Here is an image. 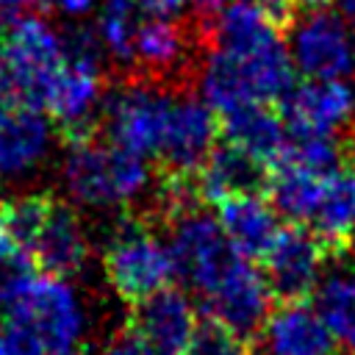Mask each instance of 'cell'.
Segmentation results:
<instances>
[{
	"label": "cell",
	"instance_id": "cell-31",
	"mask_svg": "<svg viewBox=\"0 0 355 355\" xmlns=\"http://www.w3.org/2000/svg\"><path fill=\"white\" fill-rule=\"evenodd\" d=\"M92 3H94V0H58V6H61L64 11H69V14H80V11H86Z\"/></svg>",
	"mask_w": 355,
	"mask_h": 355
},
{
	"label": "cell",
	"instance_id": "cell-18",
	"mask_svg": "<svg viewBox=\"0 0 355 355\" xmlns=\"http://www.w3.org/2000/svg\"><path fill=\"white\" fill-rule=\"evenodd\" d=\"M186 28L169 22L166 17H150L136 25L133 33V61L139 64L136 75L153 83H164L175 69L186 72Z\"/></svg>",
	"mask_w": 355,
	"mask_h": 355
},
{
	"label": "cell",
	"instance_id": "cell-6",
	"mask_svg": "<svg viewBox=\"0 0 355 355\" xmlns=\"http://www.w3.org/2000/svg\"><path fill=\"white\" fill-rule=\"evenodd\" d=\"M6 322L28 330L44 355H72L80 333L78 302L55 277L33 280L31 288L6 311Z\"/></svg>",
	"mask_w": 355,
	"mask_h": 355
},
{
	"label": "cell",
	"instance_id": "cell-13",
	"mask_svg": "<svg viewBox=\"0 0 355 355\" xmlns=\"http://www.w3.org/2000/svg\"><path fill=\"white\" fill-rule=\"evenodd\" d=\"M214 205L216 222L233 250L244 261L261 266L283 230L275 208L263 197H225Z\"/></svg>",
	"mask_w": 355,
	"mask_h": 355
},
{
	"label": "cell",
	"instance_id": "cell-4",
	"mask_svg": "<svg viewBox=\"0 0 355 355\" xmlns=\"http://www.w3.org/2000/svg\"><path fill=\"white\" fill-rule=\"evenodd\" d=\"M327 252L316 233L305 222H286L272 252L258 266L272 305H308L319 288V272L327 263Z\"/></svg>",
	"mask_w": 355,
	"mask_h": 355
},
{
	"label": "cell",
	"instance_id": "cell-11",
	"mask_svg": "<svg viewBox=\"0 0 355 355\" xmlns=\"http://www.w3.org/2000/svg\"><path fill=\"white\" fill-rule=\"evenodd\" d=\"M294 58L305 78L341 80L352 75V36L341 17L319 8L297 22Z\"/></svg>",
	"mask_w": 355,
	"mask_h": 355
},
{
	"label": "cell",
	"instance_id": "cell-32",
	"mask_svg": "<svg viewBox=\"0 0 355 355\" xmlns=\"http://www.w3.org/2000/svg\"><path fill=\"white\" fill-rule=\"evenodd\" d=\"M300 8H308V11H319V8H327L333 0H294Z\"/></svg>",
	"mask_w": 355,
	"mask_h": 355
},
{
	"label": "cell",
	"instance_id": "cell-16",
	"mask_svg": "<svg viewBox=\"0 0 355 355\" xmlns=\"http://www.w3.org/2000/svg\"><path fill=\"white\" fill-rule=\"evenodd\" d=\"M322 241L330 261L344 258L355 239V175L349 169H336L324 178L319 202L305 222Z\"/></svg>",
	"mask_w": 355,
	"mask_h": 355
},
{
	"label": "cell",
	"instance_id": "cell-19",
	"mask_svg": "<svg viewBox=\"0 0 355 355\" xmlns=\"http://www.w3.org/2000/svg\"><path fill=\"white\" fill-rule=\"evenodd\" d=\"M47 147V125L42 111L0 105V172L17 175L33 166Z\"/></svg>",
	"mask_w": 355,
	"mask_h": 355
},
{
	"label": "cell",
	"instance_id": "cell-12",
	"mask_svg": "<svg viewBox=\"0 0 355 355\" xmlns=\"http://www.w3.org/2000/svg\"><path fill=\"white\" fill-rule=\"evenodd\" d=\"M158 355H186L197 313L178 286H166L147 300L130 305L128 316Z\"/></svg>",
	"mask_w": 355,
	"mask_h": 355
},
{
	"label": "cell",
	"instance_id": "cell-25",
	"mask_svg": "<svg viewBox=\"0 0 355 355\" xmlns=\"http://www.w3.org/2000/svg\"><path fill=\"white\" fill-rule=\"evenodd\" d=\"M130 8H133V0H108L105 11H103V19H100V36H103L105 47L114 53V58L122 61V64L133 61L136 25H133Z\"/></svg>",
	"mask_w": 355,
	"mask_h": 355
},
{
	"label": "cell",
	"instance_id": "cell-28",
	"mask_svg": "<svg viewBox=\"0 0 355 355\" xmlns=\"http://www.w3.org/2000/svg\"><path fill=\"white\" fill-rule=\"evenodd\" d=\"M141 8L150 11V17H175L183 6V0H133Z\"/></svg>",
	"mask_w": 355,
	"mask_h": 355
},
{
	"label": "cell",
	"instance_id": "cell-17",
	"mask_svg": "<svg viewBox=\"0 0 355 355\" xmlns=\"http://www.w3.org/2000/svg\"><path fill=\"white\" fill-rule=\"evenodd\" d=\"M219 136L250 150L269 166H277L288 139L277 105L258 103V100L219 111Z\"/></svg>",
	"mask_w": 355,
	"mask_h": 355
},
{
	"label": "cell",
	"instance_id": "cell-3",
	"mask_svg": "<svg viewBox=\"0 0 355 355\" xmlns=\"http://www.w3.org/2000/svg\"><path fill=\"white\" fill-rule=\"evenodd\" d=\"M64 178L72 197H78L80 202L116 205L144 189L147 166L141 155L97 136L92 141L69 147Z\"/></svg>",
	"mask_w": 355,
	"mask_h": 355
},
{
	"label": "cell",
	"instance_id": "cell-26",
	"mask_svg": "<svg viewBox=\"0 0 355 355\" xmlns=\"http://www.w3.org/2000/svg\"><path fill=\"white\" fill-rule=\"evenodd\" d=\"M258 11L275 36H286L300 22V6L294 0H258Z\"/></svg>",
	"mask_w": 355,
	"mask_h": 355
},
{
	"label": "cell",
	"instance_id": "cell-15",
	"mask_svg": "<svg viewBox=\"0 0 355 355\" xmlns=\"http://www.w3.org/2000/svg\"><path fill=\"white\" fill-rule=\"evenodd\" d=\"M263 338L275 355H341V341L330 333L319 311L308 305H272Z\"/></svg>",
	"mask_w": 355,
	"mask_h": 355
},
{
	"label": "cell",
	"instance_id": "cell-22",
	"mask_svg": "<svg viewBox=\"0 0 355 355\" xmlns=\"http://www.w3.org/2000/svg\"><path fill=\"white\" fill-rule=\"evenodd\" d=\"M316 308L341 347L355 349V275L336 272L316 288Z\"/></svg>",
	"mask_w": 355,
	"mask_h": 355
},
{
	"label": "cell",
	"instance_id": "cell-30",
	"mask_svg": "<svg viewBox=\"0 0 355 355\" xmlns=\"http://www.w3.org/2000/svg\"><path fill=\"white\" fill-rule=\"evenodd\" d=\"M39 6H42V0H0V19L17 17V14H31Z\"/></svg>",
	"mask_w": 355,
	"mask_h": 355
},
{
	"label": "cell",
	"instance_id": "cell-33",
	"mask_svg": "<svg viewBox=\"0 0 355 355\" xmlns=\"http://www.w3.org/2000/svg\"><path fill=\"white\" fill-rule=\"evenodd\" d=\"M341 3V11H344V19H349L355 25V0H338Z\"/></svg>",
	"mask_w": 355,
	"mask_h": 355
},
{
	"label": "cell",
	"instance_id": "cell-34",
	"mask_svg": "<svg viewBox=\"0 0 355 355\" xmlns=\"http://www.w3.org/2000/svg\"><path fill=\"white\" fill-rule=\"evenodd\" d=\"M0 355H8V344H6V333H0Z\"/></svg>",
	"mask_w": 355,
	"mask_h": 355
},
{
	"label": "cell",
	"instance_id": "cell-29",
	"mask_svg": "<svg viewBox=\"0 0 355 355\" xmlns=\"http://www.w3.org/2000/svg\"><path fill=\"white\" fill-rule=\"evenodd\" d=\"M338 153H341V166L355 175V125H349L347 133L338 139Z\"/></svg>",
	"mask_w": 355,
	"mask_h": 355
},
{
	"label": "cell",
	"instance_id": "cell-2",
	"mask_svg": "<svg viewBox=\"0 0 355 355\" xmlns=\"http://www.w3.org/2000/svg\"><path fill=\"white\" fill-rule=\"evenodd\" d=\"M103 269L111 288L128 305L147 300L175 280L169 247H164L153 236L150 222L139 216H125L119 222V230L103 252Z\"/></svg>",
	"mask_w": 355,
	"mask_h": 355
},
{
	"label": "cell",
	"instance_id": "cell-35",
	"mask_svg": "<svg viewBox=\"0 0 355 355\" xmlns=\"http://www.w3.org/2000/svg\"><path fill=\"white\" fill-rule=\"evenodd\" d=\"M352 75H355V39H352Z\"/></svg>",
	"mask_w": 355,
	"mask_h": 355
},
{
	"label": "cell",
	"instance_id": "cell-14",
	"mask_svg": "<svg viewBox=\"0 0 355 355\" xmlns=\"http://www.w3.org/2000/svg\"><path fill=\"white\" fill-rule=\"evenodd\" d=\"M28 255L33 258L36 269L44 277L64 280V277H75L83 269L89 247L80 222L67 202L61 200L53 202L47 219L42 222L36 239L28 247Z\"/></svg>",
	"mask_w": 355,
	"mask_h": 355
},
{
	"label": "cell",
	"instance_id": "cell-27",
	"mask_svg": "<svg viewBox=\"0 0 355 355\" xmlns=\"http://www.w3.org/2000/svg\"><path fill=\"white\" fill-rule=\"evenodd\" d=\"M105 355H158V352L144 338V333L130 319H125V324H119V330L111 336Z\"/></svg>",
	"mask_w": 355,
	"mask_h": 355
},
{
	"label": "cell",
	"instance_id": "cell-10",
	"mask_svg": "<svg viewBox=\"0 0 355 355\" xmlns=\"http://www.w3.org/2000/svg\"><path fill=\"white\" fill-rule=\"evenodd\" d=\"M355 108L352 89L341 80L305 78L294 83L286 97L277 103L283 125L288 133H319L333 136L341 125L349 122Z\"/></svg>",
	"mask_w": 355,
	"mask_h": 355
},
{
	"label": "cell",
	"instance_id": "cell-24",
	"mask_svg": "<svg viewBox=\"0 0 355 355\" xmlns=\"http://www.w3.org/2000/svg\"><path fill=\"white\" fill-rule=\"evenodd\" d=\"M186 355H252V347L247 341H241L219 319L200 311Z\"/></svg>",
	"mask_w": 355,
	"mask_h": 355
},
{
	"label": "cell",
	"instance_id": "cell-7",
	"mask_svg": "<svg viewBox=\"0 0 355 355\" xmlns=\"http://www.w3.org/2000/svg\"><path fill=\"white\" fill-rule=\"evenodd\" d=\"M202 311L230 327L241 341L255 347L263 338V324L272 311V297L261 269L239 258L225 277L202 297Z\"/></svg>",
	"mask_w": 355,
	"mask_h": 355
},
{
	"label": "cell",
	"instance_id": "cell-1",
	"mask_svg": "<svg viewBox=\"0 0 355 355\" xmlns=\"http://www.w3.org/2000/svg\"><path fill=\"white\" fill-rule=\"evenodd\" d=\"M202 97L219 114L233 105L258 100L277 105L286 92L294 86V67L280 39L266 47L233 55V53H208L202 69Z\"/></svg>",
	"mask_w": 355,
	"mask_h": 355
},
{
	"label": "cell",
	"instance_id": "cell-8",
	"mask_svg": "<svg viewBox=\"0 0 355 355\" xmlns=\"http://www.w3.org/2000/svg\"><path fill=\"white\" fill-rule=\"evenodd\" d=\"M219 139V114L191 97H172L164 141L155 169L164 175H197L214 141Z\"/></svg>",
	"mask_w": 355,
	"mask_h": 355
},
{
	"label": "cell",
	"instance_id": "cell-9",
	"mask_svg": "<svg viewBox=\"0 0 355 355\" xmlns=\"http://www.w3.org/2000/svg\"><path fill=\"white\" fill-rule=\"evenodd\" d=\"M275 166L239 147L236 141L216 139L197 172V189L202 202H219L225 197H263L272 189Z\"/></svg>",
	"mask_w": 355,
	"mask_h": 355
},
{
	"label": "cell",
	"instance_id": "cell-20",
	"mask_svg": "<svg viewBox=\"0 0 355 355\" xmlns=\"http://www.w3.org/2000/svg\"><path fill=\"white\" fill-rule=\"evenodd\" d=\"M275 39H280V36H275L269 31L258 6H252L250 0H236V3L225 6V11L219 14V19L214 25L211 53L219 50V53L247 55V53H255V50L266 47Z\"/></svg>",
	"mask_w": 355,
	"mask_h": 355
},
{
	"label": "cell",
	"instance_id": "cell-21",
	"mask_svg": "<svg viewBox=\"0 0 355 355\" xmlns=\"http://www.w3.org/2000/svg\"><path fill=\"white\" fill-rule=\"evenodd\" d=\"M324 178L302 172L297 166H275V178H272V189L266 194V202L286 222H308L316 202H319Z\"/></svg>",
	"mask_w": 355,
	"mask_h": 355
},
{
	"label": "cell",
	"instance_id": "cell-23",
	"mask_svg": "<svg viewBox=\"0 0 355 355\" xmlns=\"http://www.w3.org/2000/svg\"><path fill=\"white\" fill-rule=\"evenodd\" d=\"M33 258L6 233L0 230V308H11L36 280Z\"/></svg>",
	"mask_w": 355,
	"mask_h": 355
},
{
	"label": "cell",
	"instance_id": "cell-5",
	"mask_svg": "<svg viewBox=\"0 0 355 355\" xmlns=\"http://www.w3.org/2000/svg\"><path fill=\"white\" fill-rule=\"evenodd\" d=\"M169 225H172L169 255L175 263V277H180L205 297L241 255L233 250L219 222L202 214V208L186 211L175 216Z\"/></svg>",
	"mask_w": 355,
	"mask_h": 355
}]
</instances>
